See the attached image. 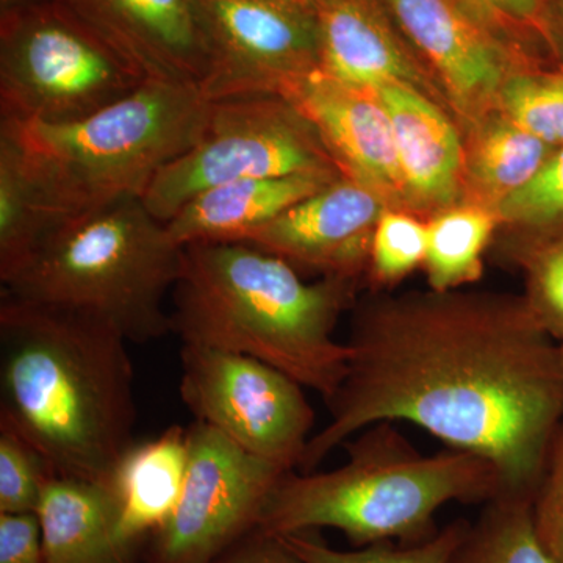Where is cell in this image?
Wrapping results in <instances>:
<instances>
[{"instance_id": "ba28073f", "label": "cell", "mask_w": 563, "mask_h": 563, "mask_svg": "<svg viewBox=\"0 0 563 563\" xmlns=\"http://www.w3.org/2000/svg\"><path fill=\"white\" fill-rule=\"evenodd\" d=\"M343 176L302 111L280 96L211 101L195 146L166 165L141 202L168 222L199 192L218 185L266 177Z\"/></svg>"}, {"instance_id": "d6986e66", "label": "cell", "mask_w": 563, "mask_h": 563, "mask_svg": "<svg viewBox=\"0 0 563 563\" xmlns=\"http://www.w3.org/2000/svg\"><path fill=\"white\" fill-rule=\"evenodd\" d=\"M340 176L266 177L218 185L199 192L166 222L181 247L198 243H242L252 232L321 190Z\"/></svg>"}, {"instance_id": "d590c367", "label": "cell", "mask_w": 563, "mask_h": 563, "mask_svg": "<svg viewBox=\"0 0 563 563\" xmlns=\"http://www.w3.org/2000/svg\"><path fill=\"white\" fill-rule=\"evenodd\" d=\"M46 2H51V0H0V16L32 9V7L41 5V3Z\"/></svg>"}, {"instance_id": "5b68a950", "label": "cell", "mask_w": 563, "mask_h": 563, "mask_svg": "<svg viewBox=\"0 0 563 563\" xmlns=\"http://www.w3.org/2000/svg\"><path fill=\"white\" fill-rule=\"evenodd\" d=\"M181 262L166 222L141 199H124L63 222L2 282V295L96 314L128 342L147 343L173 332L165 299Z\"/></svg>"}, {"instance_id": "8d00e7d4", "label": "cell", "mask_w": 563, "mask_h": 563, "mask_svg": "<svg viewBox=\"0 0 563 563\" xmlns=\"http://www.w3.org/2000/svg\"><path fill=\"white\" fill-rule=\"evenodd\" d=\"M292 2L301 3V5L309 7V9L314 11L318 9V0H292Z\"/></svg>"}, {"instance_id": "52a82bcc", "label": "cell", "mask_w": 563, "mask_h": 563, "mask_svg": "<svg viewBox=\"0 0 563 563\" xmlns=\"http://www.w3.org/2000/svg\"><path fill=\"white\" fill-rule=\"evenodd\" d=\"M143 81L57 0L0 16V118L69 124Z\"/></svg>"}, {"instance_id": "d6a6232c", "label": "cell", "mask_w": 563, "mask_h": 563, "mask_svg": "<svg viewBox=\"0 0 563 563\" xmlns=\"http://www.w3.org/2000/svg\"><path fill=\"white\" fill-rule=\"evenodd\" d=\"M0 563H46L36 514H0Z\"/></svg>"}, {"instance_id": "30bf717a", "label": "cell", "mask_w": 563, "mask_h": 563, "mask_svg": "<svg viewBox=\"0 0 563 563\" xmlns=\"http://www.w3.org/2000/svg\"><path fill=\"white\" fill-rule=\"evenodd\" d=\"M187 431L180 498L147 540L143 563H213L257 529L269 493L288 473L206 422L195 421Z\"/></svg>"}, {"instance_id": "2e32d148", "label": "cell", "mask_w": 563, "mask_h": 563, "mask_svg": "<svg viewBox=\"0 0 563 563\" xmlns=\"http://www.w3.org/2000/svg\"><path fill=\"white\" fill-rule=\"evenodd\" d=\"M322 73L333 79L376 90L426 84L417 52L399 31L384 0H318Z\"/></svg>"}, {"instance_id": "f546056e", "label": "cell", "mask_w": 563, "mask_h": 563, "mask_svg": "<svg viewBox=\"0 0 563 563\" xmlns=\"http://www.w3.org/2000/svg\"><path fill=\"white\" fill-rule=\"evenodd\" d=\"M526 298L544 331L563 347V232L543 236L528 247Z\"/></svg>"}, {"instance_id": "836d02e7", "label": "cell", "mask_w": 563, "mask_h": 563, "mask_svg": "<svg viewBox=\"0 0 563 563\" xmlns=\"http://www.w3.org/2000/svg\"><path fill=\"white\" fill-rule=\"evenodd\" d=\"M213 563H303L280 537L255 529Z\"/></svg>"}, {"instance_id": "8992f818", "label": "cell", "mask_w": 563, "mask_h": 563, "mask_svg": "<svg viewBox=\"0 0 563 563\" xmlns=\"http://www.w3.org/2000/svg\"><path fill=\"white\" fill-rule=\"evenodd\" d=\"M211 101L196 85L144 80L84 120L9 121L66 220L143 198L158 173L201 139Z\"/></svg>"}, {"instance_id": "1f68e13d", "label": "cell", "mask_w": 563, "mask_h": 563, "mask_svg": "<svg viewBox=\"0 0 563 563\" xmlns=\"http://www.w3.org/2000/svg\"><path fill=\"white\" fill-rule=\"evenodd\" d=\"M532 525L551 563H563V424L533 492Z\"/></svg>"}, {"instance_id": "7402d4cb", "label": "cell", "mask_w": 563, "mask_h": 563, "mask_svg": "<svg viewBox=\"0 0 563 563\" xmlns=\"http://www.w3.org/2000/svg\"><path fill=\"white\" fill-rule=\"evenodd\" d=\"M558 151L507 120L488 122L474 143L470 177L496 207L521 190Z\"/></svg>"}, {"instance_id": "cb8c5ba5", "label": "cell", "mask_w": 563, "mask_h": 563, "mask_svg": "<svg viewBox=\"0 0 563 563\" xmlns=\"http://www.w3.org/2000/svg\"><path fill=\"white\" fill-rule=\"evenodd\" d=\"M450 563H551L532 525V496H498L484 504Z\"/></svg>"}, {"instance_id": "7c38bea8", "label": "cell", "mask_w": 563, "mask_h": 563, "mask_svg": "<svg viewBox=\"0 0 563 563\" xmlns=\"http://www.w3.org/2000/svg\"><path fill=\"white\" fill-rule=\"evenodd\" d=\"M143 80L201 87L210 40L199 0H57Z\"/></svg>"}, {"instance_id": "e0dca14e", "label": "cell", "mask_w": 563, "mask_h": 563, "mask_svg": "<svg viewBox=\"0 0 563 563\" xmlns=\"http://www.w3.org/2000/svg\"><path fill=\"white\" fill-rule=\"evenodd\" d=\"M390 114L404 196L422 207H450L461 190L463 151L451 121L418 88L373 90Z\"/></svg>"}, {"instance_id": "5bb4252c", "label": "cell", "mask_w": 563, "mask_h": 563, "mask_svg": "<svg viewBox=\"0 0 563 563\" xmlns=\"http://www.w3.org/2000/svg\"><path fill=\"white\" fill-rule=\"evenodd\" d=\"M285 99L310 121L344 176L384 198H406L390 114L373 91L320 70L299 80Z\"/></svg>"}, {"instance_id": "8fae6325", "label": "cell", "mask_w": 563, "mask_h": 563, "mask_svg": "<svg viewBox=\"0 0 563 563\" xmlns=\"http://www.w3.org/2000/svg\"><path fill=\"white\" fill-rule=\"evenodd\" d=\"M210 40L209 101L280 96L322 70L317 11L292 0H199Z\"/></svg>"}, {"instance_id": "4fadbf2b", "label": "cell", "mask_w": 563, "mask_h": 563, "mask_svg": "<svg viewBox=\"0 0 563 563\" xmlns=\"http://www.w3.org/2000/svg\"><path fill=\"white\" fill-rule=\"evenodd\" d=\"M383 198L343 174L242 243L279 255L295 268L307 266L324 277L355 279L369 262L374 229L384 213Z\"/></svg>"}, {"instance_id": "d4e9b609", "label": "cell", "mask_w": 563, "mask_h": 563, "mask_svg": "<svg viewBox=\"0 0 563 563\" xmlns=\"http://www.w3.org/2000/svg\"><path fill=\"white\" fill-rule=\"evenodd\" d=\"M468 528L470 521L455 520L421 542H384L352 551L329 547L314 532L280 539L303 563H450Z\"/></svg>"}, {"instance_id": "83f0119b", "label": "cell", "mask_w": 563, "mask_h": 563, "mask_svg": "<svg viewBox=\"0 0 563 563\" xmlns=\"http://www.w3.org/2000/svg\"><path fill=\"white\" fill-rule=\"evenodd\" d=\"M498 217L543 236L563 232V147L551 155L526 187L498 207Z\"/></svg>"}, {"instance_id": "7a4b0ae2", "label": "cell", "mask_w": 563, "mask_h": 563, "mask_svg": "<svg viewBox=\"0 0 563 563\" xmlns=\"http://www.w3.org/2000/svg\"><path fill=\"white\" fill-rule=\"evenodd\" d=\"M125 344L96 314L0 296V424L57 476L109 483L135 428Z\"/></svg>"}, {"instance_id": "9c48e42d", "label": "cell", "mask_w": 563, "mask_h": 563, "mask_svg": "<svg viewBox=\"0 0 563 563\" xmlns=\"http://www.w3.org/2000/svg\"><path fill=\"white\" fill-rule=\"evenodd\" d=\"M180 362L181 401L195 421L285 472L299 468L314 424L301 384L251 355L199 344H184Z\"/></svg>"}, {"instance_id": "44dd1931", "label": "cell", "mask_w": 563, "mask_h": 563, "mask_svg": "<svg viewBox=\"0 0 563 563\" xmlns=\"http://www.w3.org/2000/svg\"><path fill=\"white\" fill-rule=\"evenodd\" d=\"M65 221L13 125L0 120V280H9Z\"/></svg>"}, {"instance_id": "ffe728a7", "label": "cell", "mask_w": 563, "mask_h": 563, "mask_svg": "<svg viewBox=\"0 0 563 563\" xmlns=\"http://www.w3.org/2000/svg\"><path fill=\"white\" fill-rule=\"evenodd\" d=\"M188 454L187 429L173 426L155 439L133 443L111 474L107 485L120 512L122 536L136 550L179 501Z\"/></svg>"}, {"instance_id": "ac0fdd59", "label": "cell", "mask_w": 563, "mask_h": 563, "mask_svg": "<svg viewBox=\"0 0 563 563\" xmlns=\"http://www.w3.org/2000/svg\"><path fill=\"white\" fill-rule=\"evenodd\" d=\"M36 517L46 563H139V550L122 536L107 484L54 476Z\"/></svg>"}, {"instance_id": "f1b7e54d", "label": "cell", "mask_w": 563, "mask_h": 563, "mask_svg": "<svg viewBox=\"0 0 563 563\" xmlns=\"http://www.w3.org/2000/svg\"><path fill=\"white\" fill-rule=\"evenodd\" d=\"M428 228L402 213H383L374 229L369 266L379 284H395L424 263Z\"/></svg>"}, {"instance_id": "e575fe53", "label": "cell", "mask_w": 563, "mask_h": 563, "mask_svg": "<svg viewBox=\"0 0 563 563\" xmlns=\"http://www.w3.org/2000/svg\"><path fill=\"white\" fill-rule=\"evenodd\" d=\"M542 36L563 70V0H543Z\"/></svg>"}, {"instance_id": "603a6c76", "label": "cell", "mask_w": 563, "mask_h": 563, "mask_svg": "<svg viewBox=\"0 0 563 563\" xmlns=\"http://www.w3.org/2000/svg\"><path fill=\"white\" fill-rule=\"evenodd\" d=\"M495 222V214L484 207H459L426 225L424 266L433 291H455L479 279Z\"/></svg>"}, {"instance_id": "6da1fadb", "label": "cell", "mask_w": 563, "mask_h": 563, "mask_svg": "<svg viewBox=\"0 0 563 563\" xmlns=\"http://www.w3.org/2000/svg\"><path fill=\"white\" fill-rule=\"evenodd\" d=\"M350 368L299 470L383 421L418 426L479 455L507 493L533 496L563 424V347L528 301L431 291L355 312Z\"/></svg>"}, {"instance_id": "4dcf8cb0", "label": "cell", "mask_w": 563, "mask_h": 563, "mask_svg": "<svg viewBox=\"0 0 563 563\" xmlns=\"http://www.w3.org/2000/svg\"><path fill=\"white\" fill-rule=\"evenodd\" d=\"M477 24L512 54L529 44L543 43V0H459Z\"/></svg>"}, {"instance_id": "277c9868", "label": "cell", "mask_w": 563, "mask_h": 563, "mask_svg": "<svg viewBox=\"0 0 563 563\" xmlns=\"http://www.w3.org/2000/svg\"><path fill=\"white\" fill-rule=\"evenodd\" d=\"M347 462L331 472H288L269 493L258 531L274 537L336 529L355 548L417 543L450 503H488L506 495L501 473L465 451L421 454L395 422L369 426L343 444Z\"/></svg>"}, {"instance_id": "4316f807", "label": "cell", "mask_w": 563, "mask_h": 563, "mask_svg": "<svg viewBox=\"0 0 563 563\" xmlns=\"http://www.w3.org/2000/svg\"><path fill=\"white\" fill-rule=\"evenodd\" d=\"M54 476L57 474L40 451L0 424V514H36Z\"/></svg>"}, {"instance_id": "484cf974", "label": "cell", "mask_w": 563, "mask_h": 563, "mask_svg": "<svg viewBox=\"0 0 563 563\" xmlns=\"http://www.w3.org/2000/svg\"><path fill=\"white\" fill-rule=\"evenodd\" d=\"M498 99L507 120L555 150L563 147V70L512 73Z\"/></svg>"}, {"instance_id": "9a60e30c", "label": "cell", "mask_w": 563, "mask_h": 563, "mask_svg": "<svg viewBox=\"0 0 563 563\" xmlns=\"http://www.w3.org/2000/svg\"><path fill=\"white\" fill-rule=\"evenodd\" d=\"M399 31L431 63L457 106L473 113L499 95L517 57L459 0H384Z\"/></svg>"}, {"instance_id": "3957f363", "label": "cell", "mask_w": 563, "mask_h": 563, "mask_svg": "<svg viewBox=\"0 0 563 563\" xmlns=\"http://www.w3.org/2000/svg\"><path fill=\"white\" fill-rule=\"evenodd\" d=\"M352 296L351 277L307 284L291 263L251 244H190L173 290L172 329L184 344L268 363L329 401L350 368V346L333 332Z\"/></svg>"}]
</instances>
